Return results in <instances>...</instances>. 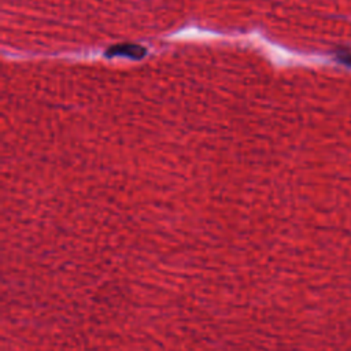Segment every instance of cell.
I'll return each mask as SVG.
<instances>
[{
    "mask_svg": "<svg viewBox=\"0 0 351 351\" xmlns=\"http://www.w3.org/2000/svg\"><path fill=\"white\" fill-rule=\"evenodd\" d=\"M339 59H340V62H343V63L351 64V56L347 55L346 52H344V53H340V55H339Z\"/></svg>",
    "mask_w": 351,
    "mask_h": 351,
    "instance_id": "6da1fadb",
    "label": "cell"
}]
</instances>
